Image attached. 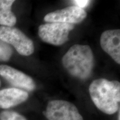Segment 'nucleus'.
Returning <instances> with one entry per match:
<instances>
[{
	"instance_id": "nucleus-7",
	"label": "nucleus",
	"mask_w": 120,
	"mask_h": 120,
	"mask_svg": "<svg viewBox=\"0 0 120 120\" xmlns=\"http://www.w3.org/2000/svg\"><path fill=\"white\" fill-rule=\"evenodd\" d=\"M0 75L15 88L28 91H32L36 88V84L32 78L8 65H0Z\"/></svg>"
},
{
	"instance_id": "nucleus-2",
	"label": "nucleus",
	"mask_w": 120,
	"mask_h": 120,
	"mask_svg": "<svg viewBox=\"0 0 120 120\" xmlns=\"http://www.w3.org/2000/svg\"><path fill=\"white\" fill-rule=\"evenodd\" d=\"M62 62L71 76L85 80L92 74L94 64V54L88 45H75L64 54Z\"/></svg>"
},
{
	"instance_id": "nucleus-14",
	"label": "nucleus",
	"mask_w": 120,
	"mask_h": 120,
	"mask_svg": "<svg viewBox=\"0 0 120 120\" xmlns=\"http://www.w3.org/2000/svg\"><path fill=\"white\" fill-rule=\"evenodd\" d=\"M117 120H120V109L118 110V119Z\"/></svg>"
},
{
	"instance_id": "nucleus-11",
	"label": "nucleus",
	"mask_w": 120,
	"mask_h": 120,
	"mask_svg": "<svg viewBox=\"0 0 120 120\" xmlns=\"http://www.w3.org/2000/svg\"><path fill=\"white\" fill-rule=\"evenodd\" d=\"M13 50L10 45L0 39V61H7L11 57Z\"/></svg>"
},
{
	"instance_id": "nucleus-4",
	"label": "nucleus",
	"mask_w": 120,
	"mask_h": 120,
	"mask_svg": "<svg viewBox=\"0 0 120 120\" xmlns=\"http://www.w3.org/2000/svg\"><path fill=\"white\" fill-rule=\"evenodd\" d=\"M73 28L74 26L71 24L52 22L39 26L38 33L45 42L60 46L68 41L69 33Z\"/></svg>"
},
{
	"instance_id": "nucleus-8",
	"label": "nucleus",
	"mask_w": 120,
	"mask_h": 120,
	"mask_svg": "<svg viewBox=\"0 0 120 120\" xmlns=\"http://www.w3.org/2000/svg\"><path fill=\"white\" fill-rule=\"evenodd\" d=\"M100 44L103 50L117 64H120V30L105 31L101 36Z\"/></svg>"
},
{
	"instance_id": "nucleus-5",
	"label": "nucleus",
	"mask_w": 120,
	"mask_h": 120,
	"mask_svg": "<svg viewBox=\"0 0 120 120\" xmlns=\"http://www.w3.org/2000/svg\"><path fill=\"white\" fill-rule=\"evenodd\" d=\"M44 115L48 120H83L75 105L64 100L49 101Z\"/></svg>"
},
{
	"instance_id": "nucleus-9",
	"label": "nucleus",
	"mask_w": 120,
	"mask_h": 120,
	"mask_svg": "<svg viewBox=\"0 0 120 120\" xmlns=\"http://www.w3.org/2000/svg\"><path fill=\"white\" fill-rule=\"evenodd\" d=\"M26 91L17 88L0 90V109H8L24 102L28 98Z\"/></svg>"
},
{
	"instance_id": "nucleus-12",
	"label": "nucleus",
	"mask_w": 120,
	"mask_h": 120,
	"mask_svg": "<svg viewBox=\"0 0 120 120\" xmlns=\"http://www.w3.org/2000/svg\"><path fill=\"white\" fill-rule=\"evenodd\" d=\"M0 120H27L22 115L12 111H4L0 113Z\"/></svg>"
},
{
	"instance_id": "nucleus-13",
	"label": "nucleus",
	"mask_w": 120,
	"mask_h": 120,
	"mask_svg": "<svg viewBox=\"0 0 120 120\" xmlns=\"http://www.w3.org/2000/svg\"><path fill=\"white\" fill-rule=\"evenodd\" d=\"M72 2L76 5V6L83 9V8H85L89 5L91 1L88 0H74Z\"/></svg>"
},
{
	"instance_id": "nucleus-10",
	"label": "nucleus",
	"mask_w": 120,
	"mask_h": 120,
	"mask_svg": "<svg viewBox=\"0 0 120 120\" xmlns=\"http://www.w3.org/2000/svg\"><path fill=\"white\" fill-rule=\"evenodd\" d=\"M14 0H0V25L1 26L13 27L17 19L12 11Z\"/></svg>"
},
{
	"instance_id": "nucleus-3",
	"label": "nucleus",
	"mask_w": 120,
	"mask_h": 120,
	"mask_svg": "<svg viewBox=\"0 0 120 120\" xmlns=\"http://www.w3.org/2000/svg\"><path fill=\"white\" fill-rule=\"evenodd\" d=\"M0 39L13 46L18 53L22 56H30L34 52V44L32 40L16 27L0 26Z\"/></svg>"
},
{
	"instance_id": "nucleus-15",
	"label": "nucleus",
	"mask_w": 120,
	"mask_h": 120,
	"mask_svg": "<svg viewBox=\"0 0 120 120\" xmlns=\"http://www.w3.org/2000/svg\"><path fill=\"white\" fill-rule=\"evenodd\" d=\"M1 81H0V86H1Z\"/></svg>"
},
{
	"instance_id": "nucleus-6",
	"label": "nucleus",
	"mask_w": 120,
	"mask_h": 120,
	"mask_svg": "<svg viewBox=\"0 0 120 120\" xmlns=\"http://www.w3.org/2000/svg\"><path fill=\"white\" fill-rule=\"evenodd\" d=\"M86 16L87 13L83 9L73 6L48 13L44 17V21L49 23L59 22L73 25L81 22Z\"/></svg>"
},
{
	"instance_id": "nucleus-1",
	"label": "nucleus",
	"mask_w": 120,
	"mask_h": 120,
	"mask_svg": "<svg viewBox=\"0 0 120 120\" xmlns=\"http://www.w3.org/2000/svg\"><path fill=\"white\" fill-rule=\"evenodd\" d=\"M89 93L94 105L103 113L113 115L120 109L119 82L105 79H95L90 84Z\"/></svg>"
}]
</instances>
